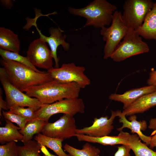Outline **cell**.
I'll list each match as a JSON object with an SVG mask.
<instances>
[{"label": "cell", "mask_w": 156, "mask_h": 156, "mask_svg": "<svg viewBox=\"0 0 156 156\" xmlns=\"http://www.w3.org/2000/svg\"><path fill=\"white\" fill-rule=\"evenodd\" d=\"M156 106V90L145 95L123 109L122 114L126 116L142 113Z\"/></svg>", "instance_id": "obj_17"}, {"label": "cell", "mask_w": 156, "mask_h": 156, "mask_svg": "<svg viewBox=\"0 0 156 156\" xmlns=\"http://www.w3.org/2000/svg\"><path fill=\"white\" fill-rule=\"evenodd\" d=\"M131 149L127 145L122 144L118 147V150L114 156H131Z\"/></svg>", "instance_id": "obj_31"}, {"label": "cell", "mask_w": 156, "mask_h": 156, "mask_svg": "<svg viewBox=\"0 0 156 156\" xmlns=\"http://www.w3.org/2000/svg\"><path fill=\"white\" fill-rule=\"evenodd\" d=\"M5 121V126L0 127V143L3 145L10 142L21 141L23 135L19 131L20 128L8 120Z\"/></svg>", "instance_id": "obj_20"}, {"label": "cell", "mask_w": 156, "mask_h": 156, "mask_svg": "<svg viewBox=\"0 0 156 156\" xmlns=\"http://www.w3.org/2000/svg\"><path fill=\"white\" fill-rule=\"evenodd\" d=\"M0 81L9 109L12 107L19 106L31 107L37 110L42 104L37 99L28 96L15 87L8 78L3 67L0 68Z\"/></svg>", "instance_id": "obj_8"}, {"label": "cell", "mask_w": 156, "mask_h": 156, "mask_svg": "<svg viewBox=\"0 0 156 156\" xmlns=\"http://www.w3.org/2000/svg\"><path fill=\"white\" fill-rule=\"evenodd\" d=\"M41 146L35 140H31L21 146H17L18 156H41Z\"/></svg>", "instance_id": "obj_26"}, {"label": "cell", "mask_w": 156, "mask_h": 156, "mask_svg": "<svg viewBox=\"0 0 156 156\" xmlns=\"http://www.w3.org/2000/svg\"><path fill=\"white\" fill-rule=\"evenodd\" d=\"M85 68L77 66L73 62L63 64L60 67L53 68L47 70L53 79L62 83L75 82L81 88L90 85V80L85 74Z\"/></svg>", "instance_id": "obj_9"}, {"label": "cell", "mask_w": 156, "mask_h": 156, "mask_svg": "<svg viewBox=\"0 0 156 156\" xmlns=\"http://www.w3.org/2000/svg\"><path fill=\"white\" fill-rule=\"evenodd\" d=\"M130 30L123 21L121 12L115 11L113 14L110 26L103 27L100 30L102 39L106 42L103 50L104 59L110 57L121 40Z\"/></svg>", "instance_id": "obj_4"}, {"label": "cell", "mask_w": 156, "mask_h": 156, "mask_svg": "<svg viewBox=\"0 0 156 156\" xmlns=\"http://www.w3.org/2000/svg\"><path fill=\"white\" fill-rule=\"evenodd\" d=\"M36 111L34 108L31 107L25 108L24 107L19 106L10 107L8 110L11 112L21 116L28 121L36 118L35 115Z\"/></svg>", "instance_id": "obj_27"}, {"label": "cell", "mask_w": 156, "mask_h": 156, "mask_svg": "<svg viewBox=\"0 0 156 156\" xmlns=\"http://www.w3.org/2000/svg\"><path fill=\"white\" fill-rule=\"evenodd\" d=\"M41 146V151L44 154L42 156H56L50 153L45 146Z\"/></svg>", "instance_id": "obj_35"}, {"label": "cell", "mask_w": 156, "mask_h": 156, "mask_svg": "<svg viewBox=\"0 0 156 156\" xmlns=\"http://www.w3.org/2000/svg\"><path fill=\"white\" fill-rule=\"evenodd\" d=\"M20 46V41L17 35L10 29L0 27V49L19 53Z\"/></svg>", "instance_id": "obj_19"}, {"label": "cell", "mask_w": 156, "mask_h": 156, "mask_svg": "<svg viewBox=\"0 0 156 156\" xmlns=\"http://www.w3.org/2000/svg\"><path fill=\"white\" fill-rule=\"evenodd\" d=\"M0 1L2 5L6 9H10L13 6V3L11 0H1Z\"/></svg>", "instance_id": "obj_34"}, {"label": "cell", "mask_w": 156, "mask_h": 156, "mask_svg": "<svg viewBox=\"0 0 156 156\" xmlns=\"http://www.w3.org/2000/svg\"><path fill=\"white\" fill-rule=\"evenodd\" d=\"M154 2L151 0H127L123 5L122 18L129 29L135 30L142 25Z\"/></svg>", "instance_id": "obj_6"}, {"label": "cell", "mask_w": 156, "mask_h": 156, "mask_svg": "<svg viewBox=\"0 0 156 156\" xmlns=\"http://www.w3.org/2000/svg\"><path fill=\"white\" fill-rule=\"evenodd\" d=\"M40 36L46 43H47L50 48L53 59L55 63V68H59V58L57 55V49L58 47L61 45L64 49L66 51L69 50L70 48L69 43L65 41L67 36L63 35L62 31L58 27H51L49 30L50 36L47 37L43 34L41 31L38 28L35 23L34 24Z\"/></svg>", "instance_id": "obj_13"}, {"label": "cell", "mask_w": 156, "mask_h": 156, "mask_svg": "<svg viewBox=\"0 0 156 156\" xmlns=\"http://www.w3.org/2000/svg\"><path fill=\"white\" fill-rule=\"evenodd\" d=\"M111 111V115L109 118L107 116L99 118H95L91 126L81 129H77L76 133L94 137L108 135L114 129L113 121L115 118L118 116L120 110Z\"/></svg>", "instance_id": "obj_12"}, {"label": "cell", "mask_w": 156, "mask_h": 156, "mask_svg": "<svg viewBox=\"0 0 156 156\" xmlns=\"http://www.w3.org/2000/svg\"><path fill=\"white\" fill-rule=\"evenodd\" d=\"M0 63L10 82L23 92L28 88L41 85L53 79L47 72L38 73L17 62L2 59Z\"/></svg>", "instance_id": "obj_2"}, {"label": "cell", "mask_w": 156, "mask_h": 156, "mask_svg": "<svg viewBox=\"0 0 156 156\" xmlns=\"http://www.w3.org/2000/svg\"><path fill=\"white\" fill-rule=\"evenodd\" d=\"M135 31L144 38L156 41V1L142 25Z\"/></svg>", "instance_id": "obj_18"}, {"label": "cell", "mask_w": 156, "mask_h": 156, "mask_svg": "<svg viewBox=\"0 0 156 156\" xmlns=\"http://www.w3.org/2000/svg\"><path fill=\"white\" fill-rule=\"evenodd\" d=\"M85 107L83 99L79 98H66L50 104H42L35 112L36 118L48 122L52 115L58 113L67 114L73 116L77 113L83 114Z\"/></svg>", "instance_id": "obj_5"}, {"label": "cell", "mask_w": 156, "mask_h": 156, "mask_svg": "<svg viewBox=\"0 0 156 156\" xmlns=\"http://www.w3.org/2000/svg\"><path fill=\"white\" fill-rule=\"evenodd\" d=\"M63 148L64 151L71 156H100V149L88 142L85 144L81 149L76 148L66 143Z\"/></svg>", "instance_id": "obj_24"}, {"label": "cell", "mask_w": 156, "mask_h": 156, "mask_svg": "<svg viewBox=\"0 0 156 156\" xmlns=\"http://www.w3.org/2000/svg\"><path fill=\"white\" fill-rule=\"evenodd\" d=\"M156 90V87L148 86L127 91L122 94L112 93L109 96L111 100L120 102L123 104L124 109L142 96Z\"/></svg>", "instance_id": "obj_15"}, {"label": "cell", "mask_w": 156, "mask_h": 156, "mask_svg": "<svg viewBox=\"0 0 156 156\" xmlns=\"http://www.w3.org/2000/svg\"><path fill=\"white\" fill-rule=\"evenodd\" d=\"M77 129L73 116L63 114L56 121L47 123L41 133L47 136L64 140L75 136Z\"/></svg>", "instance_id": "obj_10"}, {"label": "cell", "mask_w": 156, "mask_h": 156, "mask_svg": "<svg viewBox=\"0 0 156 156\" xmlns=\"http://www.w3.org/2000/svg\"><path fill=\"white\" fill-rule=\"evenodd\" d=\"M129 133L120 131L117 136H106L94 137L86 135L76 134L77 140L79 141L97 143L103 145H114L116 144H128V140L130 135Z\"/></svg>", "instance_id": "obj_16"}, {"label": "cell", "mask_w": 156, "mask_h": 156, "mask_svg": "<svg viewBox=\"0 0 156 156\" xmlns=\"http://www.w3.org/2000/svg\"><path fill=\"white\" fill-rule=\"evenodd\" d=\"M149 77L147 80L148 86L156 87V70H152L149 74Z\"/></svg>", "instance_id": "obj_32"}, {"label": "cell", "mask_w": 156, "mask_h": 156, "mask_svg": "<svg viewBox=\"0 0 156 156\" xmlns=\"http://www.w3.org/2000/svg\"><path fill=\"white\" fill-rule=\"evenodd\" d=\"M0 116H1L2 117L1 111H2L3 109L8 111V110H9V109L8 107L6 101H4L3 99L2 96L3 93V91L2 89L1 88H0Z\"/></svg>", "instance_id": "obj_33"}, {"label": "cell", "mask_w": 156, "mask_h": 156, "mask_svg": "<svg viewBox=\"0 0 156 156\" xmlns=\"http://www.w3.org/2000/svg\"><path fill=\"white\" fill-rule=\"evenodd\" d=\"M40 146H44L52 150L58 156H71L66 153L62 148L63 140L51 138L42 133L37 134L34 138Z\"/></svg>", "instance_id": "obj_22"}, {"label": "cell", "mask_w": 156, "mask_h": 156, "mask_svg": "<svg viewBox=\"0 0 156 156\" xmlns=\"http://www.w3.org/2000/svg\"><path fill=\"white\" fill-rule=\"evenodd\" d=\"M47 123L44 120L38 118L28 121L23 129L19 130L23 135L21 141L24 144L31 140L35 134L41 132Z\"/></svg>", "instance_id": "obj_21"}, {"label": "cell", "mask_w": 156, "mask_h": 156, "mask_svg": "<svg viewBox=\"0 0 156 156\" xmlns=\"http://www.w3.org/2000/svg\"><path fill=\"white\" fill-rule=\"evenodd\" d=\"M2 114L5 120L16 123L20 128L23 129L28 121L21 116L9 111H2Z\"/></svg>", "instance_id": "obj_28"}, {"label": "cell", "mask_w": 156, "mask_h": 156, "mask_svg": "<svg viewBox=\"0 0 156 156\" xmlns=\"http://www.w3.org/2000/svg\"><path fill=\"white\" fill-rule=\"evenodd\" d=\"M0 55L3 60H10L18 62L27 66L37 72L43 73L45 72L37 69L31 64L27 57L22 56L18 53L0 49Z\"/></svg>", "instance_id": "obj_25"}, {"label": "cell", "mask_w": 156, "mask_h": 156, "mask_svg": "<svg viewBox=\"0 0 156 156\" xmlns=\"http://www.w3.org/2000/svg\"><path fill=\"white\" fill-rule=\"evenodd\" d=\"M81 88L75 82L62 83L53 79L31 87L24 92L38 99L42 104H50L66 98H78Z\"/></svg>", "instance_id": "obj_1"}, {"label": "cell", "mask_w": 156, "mask_h": 156, "mask_svg": "<svg viewBox=\"0 0 156 156\" xmlns=\"http://www.w3.org/2000/svg\"><path fill=\"white\" fill-rule=\"evenodd\" d=\"M117 9L115 5L106 0H94L84 7L76 8L69 7L68 10L73 15L86 18L84 27L92 26L101 29L112 23L113 14Z\"/></svg>", "instance_id": "obj_3"}, {"label": "cell", "mask_w": 156, "mask_h": 156, "mask_svg": "<svg viewBox=\"0 0 156 156\" xmlns=\"http://www.w3.org/2000/svg\"><path fill=\"white\" fill-rule=\"evenodd\" d=\"M148 127L153 131L151 136V138L149 148L151 149L154 147L156 148V117L151 118L150 120Z\"/></svg>", "instance_id": "obj_30"}, {"label": "cell", "mask_w": 156, "mask_h": 156, "mask_svg": "<svg viewBox=\"0 0 156 156\" xmlns=\"http://www.w3.org/2000/svg\"><path fill=\"white\" fill-rule=\"evenodd\" d=\"M136 134L130 135L128 144L135 156H156V151H153L145 143H142Z\"/></svg>", "instance_id": "obj_23"}, {"label": "cell", "mask_w": 156, "mask_h": 156, "mask_svg": "<svg viewBox=\"0 0 156 156\" xmlns=\"http://www.w3.org/2000/svg\"><path fill=\"white\" fill-rule=\"evenodd\" d=\"M147 44L135 30L130 29L119 43L110 58L115 62H120L131 56L148 52Z\"/></svg>", "instance_id": "obj_7"}, {"label": "cell", "mask_w": 156, "mask_h": 156, "mask_svg": "<svg viewBox=\"0 0 156 156\" xmlns=\"http://www.w3.org/2000/svg\"><path fill=\"white\" fill-rule=\"evenodd\" d=\"M118 116L119 118L120 123L122 124V126L120 127L117 128L118 131L122 130L125 128L130 129L131 132L133 133H135L148 146H149L151 140V136H147L144 134L142 131H144L147 128L148 125L146 121L145 120L138 121L137 120V116L135 114L130 116L128 120L126 116L123 114L120 110L119 111Z\"/></svg>", "instance_id": "obj_14"}, {"label": "cell", "mask_w": 156, "mask_h": 156, "mask_svg": "<svg viewBox=\"0 0 156 156\" xmlns=\"http://www.w3.org/2000/svg\"><path fill=\"white\" fill-rule=\"evenodd\" d=\"M26 53V57L35 67L47 70L53 68L51 51L46 42L40 37L29 44Z\"/></svg>", "instance_id": "obj_11"}, {"label": "cell", "mask_w": 156, "mask_h": 156, "mask_svg": "<svg viewBox=\"0 0 156 156\" xmlns=\"http://www.w3.org/2000/svg\"><path fill=\"white\" fill-rule=\"evenodd\" d=\"M17 146L14 141L0 146V156H18Z\"/></svg>", "instance_id": "obj_29"}]
</instances>
